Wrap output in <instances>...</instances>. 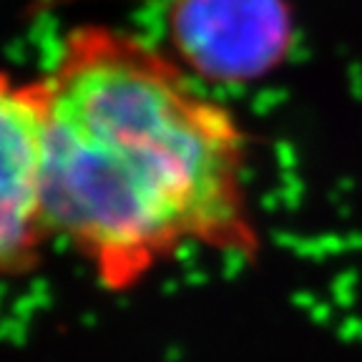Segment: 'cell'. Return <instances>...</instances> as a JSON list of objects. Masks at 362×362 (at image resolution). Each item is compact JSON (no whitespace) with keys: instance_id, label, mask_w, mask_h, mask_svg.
Instances as JSON below:
<instances>
[{"instance_id":"cell-1","label":"cell","mask_w":362,"mask_h":362,"mask_svg":"<svg viewBox=\"0 0 362 362\" xmlns=\"http://www.w3.org/2000/svg\"><path fill=\"white\" fill-rule=\"evenodd\" d=\"M43 83L51 234L103 287H134L192 244L257 259L247 134L174 58L126 30L81 25Z\"/></svg>"},{"instance_id":"cell-2","label":"cell","mask_w":362,"mask_h":362,"mask_svg":"<svg viewBox=\"0 0 362 362\" xmlns=\"http://www.w3.org/2000/svg\"><path fill=\"white\" fill-rule=\"evenodd\" d=\"M166 30L189 76L226 86L264 78L292 45L284 0H171Z\"/></svg>"},{"instance_id":"cell-3","label":"cell","mask_w":362,"mask_h":362,"mask_svg":"<svg viewBox=\"0 0 362 362\" xmlns=\"http://www.w3.org/2000/svg\"><path fill=\"white\" fill-rule=\"evenodd\" d=\"M48 237L43 76L0 71V274L28 272Z\"/></svg>"}]
</instances>
